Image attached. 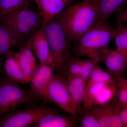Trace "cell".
I'll use <instances>...</instances> for the list:
<instances>
[{
	"mask_svg": "<svg viewBox=\"0 0 127 127\" xmlns=\"http://www.w3.org/2000/svg\"><path fill=\"white\" fill-rule=\"evenodd\" d=\"M98 4L87 1L65 8L53 20L61 25L73 43L98 21Z\"/></svg>",
	"mask_w": 127,
	"mask_h": 127,
	"instance_id": "6da1fadb",
	"label": "cell"
},
{
	"mask_svg": "<svg viewBox=\"0 0 127 127\" xmlns=\"http://www.w3.org/2000/svg\"><path fill=\"white\" fill-rule=\"evenodd\" d=\"M114 35L115 29L107 21H97L73 43V56L77 58L87 57L101 60Z\"/></svg>",
	"mask_w": 127,
	"mask_h": 127,
	"instance_id": "7a4b0ae2",
	"label": "cell"
},
{
	"mask_svg": "<svg viewBox=\"0 0 127 127\" xmlns=\"http://www.w3.org/2000/svg\"><path fill=\"white\" fill-rule=\"evenodd\" d=\"M41 29L50 45L54 72L63 76L75 59L72 43L61 25L54 20L43 24Z\"/></svg>",
	"mask_w": 127,
	"mask_h": 127,
	"instance_id": "3957f363",
	"label": "cell"
},
{
	"mask_svg": "<svg viewBox=\"0 0 127 127\" xmlns=\"http://www.w3.org/2000/svg\"><path fill=\"white\" fill-rule=\"evenodd\" d=\"M35 99L31 92L7 77L0 79V118L22 106L31 104Z\"/></svg>",
	"mask_w": 127,
	"mask_h": 127,
	"instance_id": "277c9868",
	"label": "cell"
},
{
	"mask_svg": "<svg viewBox=\"0 0 127 127\" xmlns=\"http://www.w3.org/2000/svg\"><path fill=\"white\" fill-rule=\"evenodd\" d=\"M43 18L40 12L29 8L17 11L0 18V24L6 25L28 41L34 32L41 30Z\"/></svg>",
	"mask_w": 127,
	"mask_h": 127,
	"instance_id": "5b68a950",
	"label": "cell"
},
{
	"mask_svg": "<svg viewBox=\"0 0 127 127\" xmlns=\"http://www.w3.org/2000/svg\"><path fill=\"white\" fill-rule=\"evenodd\" d=\"M58 110L43 105L16 109L0 118V127H32L42 117Z\"/></svg>",
	"mask_w": 127,
	"mask_h": 127,
	"instance_id": "8992f818",
	"label": "cell"
},
{
	"mask_svg": "<svg viewBox=\"0 0 127 127\" xmlns=\"http://www.w3.org/2000/svg\"><path fill=\"white\" fill-rule=\"evenodd\" d=\"M117 91L116 79L86 86L81 113L90 110L95 105L108 102L114 97Z\"/></svg>",
	"mask_w": 127,
	"mask_h": 127,
	"instance_id": "52a82bcc",
	"label": "cell"
},
{
	"mask_svg": "<svg viewBox=\"0 0 127 127\" xmlns=\"http://www.w3.org/2000/svg\"><path fill=\"white\" fill-rule=\"evenodd\" d=\"M49 102L58 106L76 119L66 79L62 75L54 74L47 91Z\"/></svg>",
	"mask_w": 127,
	"mask_h": 127,
	"instance_id": "ba28073f",
	"label": "cell"
},
{
	"mask_svg": "<svg viewBox=\"0 0 127 127\" xmlns=\"http://www.w3.org/2000/svg\"><path fill=\"white\" fill-rule=\"evenodd\" d=\"M120 108L113 98L108 102L95 105L89 110L97 119L100 127H123Z\"/></svg>",
	"mask_w": 127,
	"mask_h": 127,
	"instance_id": "9c48e42d",
	"label": "cell"
},
{
	"mask_svg": "<svg viewBox=\"0 0 127 127\" xmlns=\"http://www.w3.org/2000/svg\"><path fill=\"white\" fill-rule=\"evenodd\" d=\"M53 66L39 64L31 82V91L37 100L49 102L47 95L48 88L54 75Z\"/></svg>",
	"mask_w": 127,
	"mask_h": 127,
	"instance_id": "30bf717a",
	"label": "cell"
},
{
	"mask_svg": "<svg viewBox=\"0 0 127 127\" xmlns=\"http://www.w3.org/2000/svg\"><path fill=\"white\" fill-rule=\"evenodd\" d=\"M29 41L31 48L36 56L40 64L53 66L50 45L42 30L41 29L34 32Z\"/></svg>",
	"mask_w": 127,
	"mask_h": 127,
	"instance_id": "8fae6325",
	"label": "cell"
},
{
	"mask_svg": "<svg viewBox=\"0 0 127 127\" xmlns=\"http://www.w3.org/2000/svg\"><path fill=\"white\" fill-rule=\"evenodd\" d=\"M101 62L105 64L107 72L114 78L124 77L127 62L123 56L116 50L107 49L101 57Z\"/></svg>",
	"mask_w": 127,
	"mask_h": 127,
	"instance_id": "7c38bea8",
	"label": "cell"
},
{
	"mask_svg": "<svg viewBox=\"0 0 127 127\" xmlns=\"http://www.w3.org/2000/svg\"><path fill=\"white\" fill-rule=\"evenodd\" d=\"M28 41L11 28L0 24V56H6L12 48L20 47Z\"/></svg>",
	"mask_w": 127,
	"mask_h": 127,
	"instance_id": "4fadbf2b",
	"label": "cell"
},
{
	"mask_svg": "<svg viewBox=\"0 0 127 127\" xmlns=\"http://www.w3.org/2000/svg\"><path fill=\"white\" fill-rule=\"evenodd\" d=\"M16 56L25 75L31 79L39 65L30 46L29 40L19 47Z\"/></svg>",
	"mask_w": 127,
	"mask_h": 127,
	"instance_id": "5bb4252c",
	"label": "cell"
},
{
	"mask_svg": "<svg viewBox=\"0 0 127 127\" xmlns=\"http://www.w3.org/2000/svg\"><path fill=\"white\" fill-rule=\"evenodd\" d=\"M66 79L70 94L73 109L77 119L81 110L87 82L79 76Z\"/></svg>",
	"mask_w": 127,
	"mask_h": 127,
	"instance_id": "9a60e30c",
	"label": "cell"
},
{
	"mask_svg": "<svg viewBox=\"0 0 127 127\" xmlns=\"http://www.w3.org/2000/svg\"><path fill=\"white\" fill-rule=\"evenodd\" d=\"M16 53V52L12 50L6 55L4 67L6 77L19 84L30 83L31 79L24 74L17 58Z\"/></svg>",
	"mask_w": 127,
	"mask_h": 127,
	"instance_id": "2e32d148",
	"label": "cell"
},
{
	"mask_svg": "<svg viewBox=\"0 0 127 127\" xmlns=\"http://www.w3.org/2000/svg\"><path fill=\"white\" fill-rule=\"evenodd\" d=\"M76 119L59 113L58 110L46 114L33 125V127H74Z\"/></svg>",
	"mask_w": 127,
	"mask_h": 127,
	"instance_id": "e0dca14e",
	"label": "cell"
},
{
	"mask_svg": "<svg viewBox=\"0 0 127 127\" xmlns=\"http://www.w3.org/2000/svg\"><path fill=\"white\" fill-rule=\"evenodd\" d=\"M69 1L68 0H40L37 6L42 14L43 24L52 20L61 13Z\"/></svg>",
	"mask_w": 127,
	"mask_h": 127,
	"instance_id": "ac0fdd59",
	"label": "cell"
},
{
	"mask_svg": "<svg viewBox=\"0 0 127 127\" xmlns=\"http://www.w3.org/2000/svg\"><path fill=\"white\" fill-rule=\"evenodd\" d=\"M127 4V0H101L98 21H107L113 14L122 11Z\"/></svg>",
	"mask_w": 127,
	"mask_h": 127,
	"instance_id": "d6986e66",
	"label": "cell"
},
{
	"mask_svg": "<svg viewBox=\"0 0 127 127\" xmlns=\"http://www.w3.org/2000/svg\"><path fill=\"white\" fill-rule=\"evenodd\" d=\"M116 49L123 56L127 67V26L124 23H117L114 36Z\"/></svg>",
	"mask_w": 127,
	"mask_h": 127,
	"instance_id": "ffe728a7",
	"label": "cell"
},
{
	"mask_svg": "<svg viewBox=\"0 0 127 127\" xmlns=\"http://www.w3.org/2000/svg\"><path fill=\"white\" fill-rule=\"evenodd\" d=\"M30 5L29 0H0V18Z\"/></svg>",
	"mask_w": 127,
	"mask_h": 127,
	"instance_id": "44dd1931",
	"label": "cell"
},
{
	"mask_svg": "<svg viewBox=\"0 0 127 127\" xmlns=\"http://www.w3.org/2000/svg\"><path fill=\"white\" fill-rule=\"evenodd\" d=\"M115 78L97 64L95 65L87 81L86 86L103 82H110Z\"/></svg>",
	"mask_w": 127,
	"mask_h": 127,
	"instance_id": "7402d4cb",
	"label": "cell"
},
{
	"mask_svg": "<svg viewBox=\"0 0 127 127\" xmlns=\"http://www.w3.org/2000/svg\"><path fill=\"white\" fill-rule=\"evenodd\" d=\"M123 77L115 78L117 91L114 98L120 108L127 105V87L123 80Z\"/></svg>",
	"mask_w": 127,
	"mask_h": 127,
	"instance_id": "603a6c76",
	"label": "cell"
},
{
	"mask_svg": "<svg viewBox=\"0 0 127 127\" xmlns=\"http://www.w3.org/2000/svg\"><path fill=\"white\" fill-rule=\"evenodd\" d=\"M100 62H101V60L99 58L85 59L80 71L79 76L87 82L95 65Z\"/></svg>",
	"mask_w": 127,
	"mask_h": 127,
	"instance_id": "cb8c5ba5",
	"label": "cell"
},
{
	"mask_svg": "<svg viewBox=\"0 0 127 127\" xmlns=\"http://www.w3.org/2000/svg\"><path fill=\"white\" fill-rule=\"evenodd\" d=\"M79 118L81 127H100L97 119L90 110L79 113Z\"/></svg>",
	"mask_w": 127,
	"mask_h": 127,
	"instance_id": "d4e9b609",
	"label": "cell"
},
{
	"mask_svg": "<svg viewBox=\"0 0 127 127\" xmlns=\"http://www.w3.org/2000/svg\"><path fill=\"white\" fill-rule=\"evenodd\" d=\"M84 60L85 59L79 58L75 59L74 61L71 64L67 70L62 76L66 79L79 76Z\"/></svg>",
	"mask_w": 127,
	"mask_h": 127,
	"instance_id": "484cf974",
	"label": "cell"
},
{
	"mask_svg": "<svg viewBox=\"0 0 127 127\" xmlns=\"http://www.w3.org/2000/svg\"><path fill=\"white\" fill-rule=\"evenodd\" d=\"M117 23H127V5L122 11L117 14Z\"/></svg>",
	"mask_w": 127,
	"mask_h": 127,
	"instance_id": "4316f807",
	"label": "cell"
},
{
	"mask_svg": "<svg viewBox=\"0 0 127 127\" xmlns=\"http://www.w3.org/2000/svg\"><path fill=\"white\" fill-rule=\"evenodd\" d=\"M120 114L123 127H127V105L120 108Z\"/></svg>",
	"mask_w": 127,
	"mask_h": 127,
	"instance_id": "83f0119b",
	"label": "cell"
},
{
	"mask_svg": "<svg viewBox=\"0 0 127 127\" xmlns=\"http://www.w3.org/2000/svg\"><path fill=\"white\" fill-rule=\"evenodd\" d=\"M84 1H88L94 4H98L101 0H84Z\"/></svg>",
	"mask_w": 127,
	"mask_h": 127,
	"instance_id": "f1b7e54d",
	"label": "cell"
},
{
	"mask_svg": "<svg viewBox=\"0 0 127 127\" xmlns=\"http://www.w3.org/2000/svg\"><path fill=\"white\" fill-rule=\"evenodd\" d=\"M123 79L124 83H125V85H126V86H127V79H126L124 77H123Z\"/></svg>",
	"mask_w": 127,
	"mask_h": 127,
	"instance_id": "f546056e",
	"label": "cell"
},
{
	"mask_svg": "<svg viewBox=\"0 0 127 127\" xmlns=\"http://www.w3.org/2000/svg\"><path fill=\"white\" fill-rule=\"evenodd\" d=\"M29 0L35 2L36 4L37 5L38 4H39L40 0Z\"/></svg>",
	"mask_w": 127,
	"mask_h": 127,
	"instance_id": "4dcf8cb0",
	"label": "cell"
},
{
	"mask_svg": "<svg viewBox=\"0 0 127 127\" xmlns=\"http://www.w3.org/2000/svg\"><path fill=\"white\" fill-rule=\"evenodd\" d=\"M1 65H2V60L1 58H0V68Z\"/></svg>",
	"mask_w": 127,
	"mask_h": 127,
	"instance_id": "1f68e13d",
	"label": "cell"
},
{
	"mask_svg": "<svg viewBox=\"0 0 127 127\" xmlns=\"http://www.w3.org/2000/svg\"><path fill=\"white\" fill-rule=\"evenodd\" d=\"M68 0L70 1V0Z\"/></svg>",
	"mask_w": 127,
	"mask_h": 127,
	"instance_id": "d6a6232c",
	"label": "cell"
}]
</instances>
